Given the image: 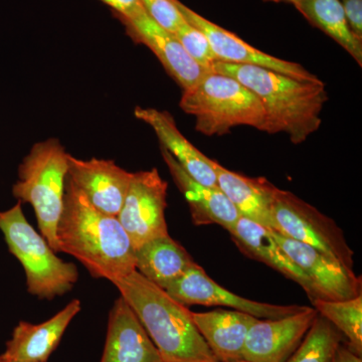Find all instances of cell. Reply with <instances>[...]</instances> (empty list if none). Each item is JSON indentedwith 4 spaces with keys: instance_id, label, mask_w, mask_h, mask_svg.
Returning <instances> with one entry per match:
<instances>
[{
    "instance_id": "1",
    "label": "cell",
    "mask_w": 362,
    "mask_h": 362,
    "mask_svg": "<svg viewBox=\"0 0 362 362\" xmlns=\"http://www.w3.org/2000/svg\"><path fill=\"white\" fill-rule=\"evenodd\" d=\"M58 252L78 259L90 275L113 284L135 271V249L117 216L102 213L66 178L57 226Z\"/></svg>"
},
{
    "instance_id": "2",
    "label": "cell",
    "mask_w": 362,
    "mask_h": 362,
    "mask_svg": "<svg viewBox=\"0 0 362 362\" xmlns=\"http://www.w3.org/2000/svg\"><path fill=\"white\" fill-rule=\"evenodd\" d=\"M211 71L235 78L259 98L266 114L263 132L285 133L293 144H301L320 128L328 101L322 81L297 80L263 66L221 61Z\"/></svg>"
},
{
    "instance_id": "3",
    "label": "cell",
    "mask_w": 362,
    "mask_h": 362,
    "mask_svg": "<svg viewBox=\"0 0 362 362\" xmlns=\"http://www.w3.org/2000/svg\"><path fill=\"white\" fill-rule=\"evenodd\" d=\"M148 333L163 362H220L192 321V311L137 271L113 283Z\"/></svg>"
},
{
    "instance_id": "4",
    "label": "cell",
    "mask_w": 362,
    "mask_h": 362,
    "mask_svg": "<svg viewBox=\"0 0 362 362\" xmlns=\"http://www.w3.org/2000/svg\"><path fill=\"white\" fill-rule=\"evenodd\" d=\"M180 107L194 117L195 130L213 137L238 126L263 132L266 114L259 98L230 76L209 71L190 89L182 90Z\"/></svg>"
},
{
    "instance_id": "5",
    "label": "cell",
    "mask_w": 362,
    "mask_h": 362,
    "mask_svg": "<svg viewBox=\"0 0 362 362\" xmlns=\"http://www.w3.org/2000/svg\"><path fill=\"white\" fill-rule=\"evenodd\" d=\"M69 156L57 138L35 143L18 166V180L13 187V197L18 202L33 206L40 233L56 252L57 226L63 213Z\"/></svg>"
},
{
    "instance_id": "6",
    "label": "cell",
    "mask_w": 362,
    "mask_h": 362,
    "mask_svg": "<svg viewBox=\"0 0 362 362\" xmlns=\"http://www.w3.org/2000/svg\"><path fill=\"white\" fill-rule=\"evenodd\" d=\"M0 230L9 252L25 270L30 294L52 300L73 289L78 280L77 266L57 256L47 240L26 220L21 202L0 211Z\"/></svg>"
},
{
    "instance_id": "7",
    "label": "cell",
    "mask_w": 362,
    "mask_h": 362,
    "mask_svg": "<svg viewBox=\"0 0 362 362\" xmlns=\"http://www.w3.org/2000/svg\"><path fill=\"white\" fill-rule=\"evenodd\" d=\"M272 230L354 269V252L337 223L297 195L278 187L272 206Z\"/></svg>"
},
{
    "instance_id": "8",
    "label": "cell",
    "mask_w": 362,
    "mask_h": 362,
    "mask_svg": "<svg viewBox=\"0 0 362 362\" xmlns=\"http://www.w3.org/2000/svg\"><path fill=\"white\" fill-rule=\"evenodd\" d=\"M168 188L157 168L133 173L117 218L135 250L154 238L169 235L165 220Z\"/></svg>"
},
{
    "instance_id": "9",
    "label": "cell",
    "mask_w": 362,
    "mask_h": 362,
    "mask_svg": "<svg viewBox=\"0 0 362 362\" xmlns=\"http://www.w3.org/2000/svg\"><path fill=\"white\" fill-rule=\"evenodd\" d=\"M272 235L293 263L310 283L311 300L344 301L361 295V279L354 269L343 265L338 259L315 247L285 237L271 230Z\"/></svg>"
},
{
    "instance_id": "10",
    "label": "cell",
    "mask_w": 362,
    "mask_h": 362,
    "mask_svg": "<svg viewBox=\"0 0 362 362\" xmlns=\"http://www.w3.org/2000/svg\"><path fill=\"white\" fill-rule=\"evenodd\" d=\"M173 299L185 306H226L244 312L258 319H279L305 310L307 306L299 305H273L252 301L233 294L206 275L201 266L195 264L180 279L165 288Z\"/></svg>"
},
{
    "instance_id": "11",
    "label": "cell",
    "mask_w": 362,
    "mask_h": 362,
    "mask_svg": "<svg viewBox=\"0 0 362 362\" xmlns=\"http://www.w3.org/2000/svg\"><path fill=\"white\" fill-rule=\"evenodd\" d=\"M170 1L175 4L187 23L204 33L218 61L239 64V65L263 66L297 80L310 81V82L321 81L300 64L276 58L259 51L235 33L228 32L225 28L206 20L201 14L195 13L189 7L183 4L180 0H170Z\"/></svg>"
},
{
    "instance_id": "12",
    "label": "cell",
    "mask_w": 362,
    "mask_h": 362,
    "mask_svg": "<svg viewBox=\"0 0 362 362\" xmlns=\"http://www.w3.org/2000/svg\"><path fill=\"white\" fill-rule=\"evenodd\" d=\"M318 313L313 307L279 319H257L247 332L243 361L286 362L310 329Z\"/></svg>"
},
{
    "instance_id": "13",
    "label": "cell",
    "mask_w": 362,
    "mask_h": 362,
    "mask_svg": "<svg viewBox=\"0 0 362 362\" xmlns=\"http://www.w3.org/2000/svg\"><path fill=\"white\" fill-rule=\"evenodd\" d=\"M116 18L121 21L131 40L146 45L153 52L182 90L194 87L211 71L190 58L175 33L162 28L146 13L131 18Z\"/></svg>"
},
{
    "instance_id": "14",
    "label": "cell",
    "mask_w": 362,
    "mask_h": 362,
    "mask_svg": "<svg viewBox=\"0 0 362 362\" xmlns=\"http://www.w3.org/2000/svg\"><path fill=\"white\" fill-rule=\"evenodd\" d=\"M133 173L113 160H88L69 156L68 178L102 213L117 216L125 201Z\"/></svg>"
},
{
    "instance_id": "15",
    "label": "cell",
    "mask_w": 362,
    "mask_h": 362,
    "mask_svg": "<svg viewBox=\"0 0 362 362\" xmlns=\"http://www.w3.org/2000/svg\"><path fill=\"white\" fill-rule=\"evenodd\" d=\"M100 362H163L148 333L122 296L117 298L109 313Z\"/></svg>"
},
{
    "instance_id": "16",
    "label": "cell",
    "mask_w": 362,
    "mask_h": 362,
    "mask_svg": "<svg viewBox=\"0 0 362 362\" xmlns=\"http://www.w3.org/2000/svg\"><path fill=\"white\" fill-rule=\"evenodd\" d=\"M161 154L176 187L187 199L194 225L216 223L223 226L228 233L232 232L240 216L220 188L206 187L190 177L168 150L162 146Z\"/></svg>"
},
{
    "instance_id": "17",
    "label": "cell",
    "mask_w": 362,
    "mask_h": 362,
    "mask_svg": "<svg viewBox=\"0 0 362 362\" xmlns=\"http://www.w3.org/2000/svg\"><path fill=\"white\" fill-rule=\"evenodd\" d=\"M81 309L80 300L74 299L45 322L33 324L21 321L6 343L4 354L16 361L47 362Z\"/></svg>"
},
{
    "instance_id": "18",
    "label": "cell",
    "mask_w": 362,
    "mask_h": 362,
    "mask_svg": "<svg viewBox=\"0 0 362 362\" xmlns=\"http://www.w3.org/2000/svg\"><path fill=\"white\" fill-rule=\"evenodd\" d=\"M134 115L146 123L158 137L161 146L168 150L190 177L206 187H218L211 160L202 153L178 129L175 118L168 111L136 107Z\"/></svg>"
},
{
    "instance_id": "19",
    "label": "cell",
    "mask_w": 362,
    "mask_h": 362,
    "mask_svg": "<svg viewBox=\"0 0 362 362\" xmlns=\"http://www.w3.org/2000/svg\"><path fill=\"white\" fill-rule=\"evenodd\" d=\"M192 321L220 362L243 361L245 341L256 317L238 310L192 312Z\"/></svg>"
},
{
    "instance_id": "20",
    "label": "cell",
    "mask_w": 362,
    "mask_h": 362,
    "mask_svg": "<svg viewBox=\"0 0 362 362\" xmlns=\"http://www.w3.org/2000/svg\"><path fill=\"white\" fill-rule=\"evenodd\" d=\"M216 183L243 218L272 230V206L277 187L264 177H247L211 160Z\"/></svg>"
},
{
    "instance_id": "21",
    "label": "cell",
    "mask_w": 362,
    "mask_h": 362,
    "mask_svg": "<svg viewBox=\"0 0 362 362\" xmlns=\"http://www.w3.org/2000/svg\"><path fill=\"white\" fill-rule=\"evenodd\" d=\"M195 264L189 252L169 235L154 238L135 250L136 271L163 290Z\"/></svg>"
},
{
    "instance_id": "22",
    "label": "cell",
    "mask_w": 362,
    "mask_h": 362,
    "mask_svg": "<svg viewBox=\"0 0 362 362\" xmlns=\"http://www.w3.org/2000/svg\"><path fill=\"white\" fill-rule=\"evenodd\" d=\"M230 233L237 246L245 254L280 272L285 277L301 286L310 299L313 297L308 279L304 275L303 272L286 256L285 252L272 235L271 228H265L249 218L240 216Z\"/></svg>"
},
{
    "instance_id": "23",
    "label": "cell",
    "mask_w": 362,
    "mask_h": 362,
    "mask_svg": "<svg viewBox=\"0 0 362 362\" xmlns=\"http://www.w3.org/2000/svg\"><path fill=\"white\" fill-rule=\"evenodd\" d=\"M292 4L312 25L341 45L362 66V40L350 28L340 0H295Z\"/></svg>"
},
{
    "instance_id": "24",
    "label": "cell",
    "mask_w": 362,
    "mask_h": 362,
    "mask_svg": "<svg viewBox=\"0 0 362 362\" xmlns=\"http://www.w3.org/2000/svg\"><path fill=\"white\" fill-rule=\"evenodd\" d=\"M319 315L332 324L346 338L352 352L362 354V295L344 301L311 300Z\"/></svg>"
},
{
    "instance_id": "25",
    "label": "cell",
    "mask_w": 362,
    "mask_h": 362,
    "mask_svg": "<svg viewBox=\"0 0 362 362\" xmlns=\"http://www.w3.org/2000/svg\"><path fill=\"white\" fill-rule=\"evenodd\" d=\"M342 340L341 333L318 314L304 339L286 362H331Z\"/></svg>"
},
{
    "instance_id": "26",
    "label": "cell",
    "mask_w": 362,
    "mask_h": 362,
    "mask_svg": "<svg viewBox=\"0 0 362 362\" xmlns=\"http://www.w3.org/2000/svg\"><path fill=\"white\" fill-rule=\"evenodd\" d=\"M175 37L199 65L211 71L214 64L218 61L204 33L185 20L175 33Z\"/></svg>"
},
{
    "instance_id": "27",
    "label": "cell",
    "mask_w": 362,
    "mask_h": 362,
    "mask_svg": "<svg viewBox=\"0 0 362 362\" xmlns=\"http://www.w3.org/2000/svg\"><path fill=\"white\" fill-rule=\"evenodd\" d=\"M140 1L150 18L169 32L175 33L176 28L185 21L180 11L170 0H140Z\"/></svg>"
},
{
    "instance_id": "28",
    "label": "cell",
    "mask_w": 362,
    "mask_h": 362,
    "mask_svg": "<svg viewBox=\"0 0 362 362\" xmlns=\"http://www.w3.org/2000/svg\"><path fill=\"white\" fill-rule=\"evenodd\" d=\"M101 1L113 9L115 16L131 18L146 13L140 0H101Z\"/></svg>"
},
{
    "instance_id": "29",
    "label": "cell",
    "mask_w": 362,
    "mask_h": 362,
    "mask_svg": "<svg viewBox=\"0 0 362 362\" xmlns=\"http://www.w3.org/2000/svg\"><path fill=\"white\" fill-rule=\"evenodd\" d=\"M350 28L362 40V0H340Z\"/></svg>"
},
{
    "instance_id": "30",
    "label": "cell",
    "mask_w": 362,
    "mask_h": 362,
    "mask_svg": "<svg viewBox=\"0 0 362 362\" xmlns=\"http://www.w3.org/2000/svg\"><path fill=\"white\" fill-rule=\"evenodd\" d=\"M331 362H362L361 356L352 352L344 343H340L335 349Z\"/></svg>"
},
{
    "instance_id": "31",
    "label": "cell",
    "mask_w": 362,
    "mask_h": 362,
    "mask_svg": "<svg viewBox=\"0 0 362 362\" xmlns=\"http://www.w3.org/2000/svg\"><path fill=\"white\" fill-rule=\"evenodd\" d=\"M0 362H28L16 361V359L11 358V357L6 356V354H0Z\"/></svg>"
},
{
    "instance_id": "32",
    "label": "cell",
    "mask_w": 362,
    "mask_h": 362,
    "mask_svg": "<svg viewBox=\"0 0 362 362\" xmlns=\"http://www.w3.org/2000/svg\"><path fill=\"white\" fill-rule=\"evenodd\" d=\"M264 1H269V2H288V4H293V2L295 1V0H264Z\"/></svg>"
},
{
    "instance_id": "33",
    "label": "cell",
    "mask_w": 362,
    "mask_h": 362,
    "mask_svg": "<svg viewBox=\"0 0 362 362\" xmlns=\"http://www.w3.org/2000/svg\"><path fill=\"white\" fill-rule=\"evenodd\" d=\"M233 362H250V361H233Z\"/></svg>"
}]
</instances>
